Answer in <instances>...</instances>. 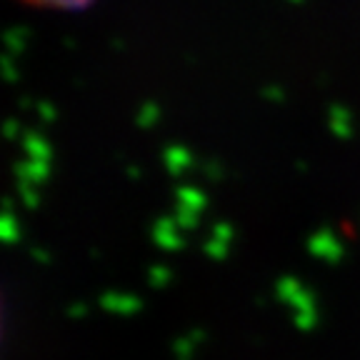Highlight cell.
<instances>
[{
	"label": "cell",
	"instance_id": "cell-1",
	"mask_svg": "<svg viewBox=\"0 0 360 360\" xmlns=\"http://www.w3.org/2000/svg\"><path fill=\"white\" fill-rule=\"evenodd\" d=\"M25 6L45 8V11H83L93 0H22Z\"/></svg>",
	"mask_w": 360,
	"mask_h": 360
}]
</instances>
